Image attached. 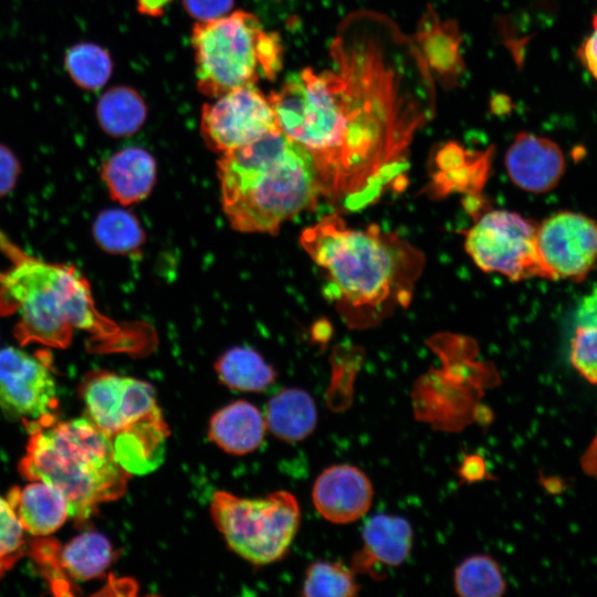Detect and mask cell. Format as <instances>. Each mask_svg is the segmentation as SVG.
Segmentation results:
<instances>
[{
	"label": "cell",
	"instance_id": "cell-4",
	"mask_svg": "<svg viewBox=\"0 0 597 597\" xmlns=\"http://www.w3.org/2000/svg\"><path fill=\"white\" fill-rule=\"evenodd\" d=\"M0 249L12 260L0 272V314L19 316L14 336L21 345L65 348L76 328L98 337L117 332L97 311L87 280L74 266L27 255L2 234Z\"/></svg>",
	"mask_w": 597,
	"mask_h": 597
},
{
	"label": "cell",
	"instance_id": "cell-19",
	"mask_svg": "<svg viewBox=\"0 0 597 597\" xmlns=\"http://www.w3.org/2000/svg\"><path fill=\"white\" fill-rule=\"evenodd\" d=\"M265 430V419L260 410L248 401L238 400L212 416L208 434L223 451L242 455L262 443Z\"/></svg>",
	"mask_w": 597,
	"mask_h": 597
},
{
	"label": "cell",
	"instance_id": "cell-30",
	"mask_svg": "<svg viewBox=\"0 0 597 597\" xmlns=\"http://www.w3.org/2000/svg\"><path fill=\"white\" fill-rule=\"evenodd\" d=\"M232 3L233 0H184L186 11L198 22L226 15Z\"/></svg>",
	"mask_w": 597,
	"mask_h": 597
},
{
	"label": "cell",
	"instance_id": "cell-14",
	"mask_svg": "<svg viewBox=\"0 0 597 597\" xmlns=\"http://www.w3.org/2000/svg\"><path fill=\"white\" fill-rule=\"evenodd\" d=\"M512 182L532 193L553 190L565 172V157L552 139L528 132L515 135L504 158Z\"/></svg>",
	"mask_w": 597,
	"mask_h": 597
},
{
	"label": "cell",
	"instance_id": "cell-28",
	"mask_svg": "<svg viewBox=\"0 0 597 597\" xmlns=\"http://www.w3.org/2000/svg\"><path fill=\"white\" fill-rule=\"evenodd\" d=\"M23 531L8 500L0 496V578L25 551Z\"/></svg>",
	"mask_w": 597,
	"mask_h": 597
},
{
	"label": "cell",
	"instance_id": "cell-32",
	"mask_svg": "<svg viewBox=\"0 0 597 597\" xmlns=\"http://www.w3.org/2000/svg\"><path fill=\"white\" fill-rule=\"evenodd\" d=\"M455 473L461 483H475L494 479L488 471L485 459L479 453L463 454Z\"/></svg>",
	"mask_w": 597,
	"mask_h": 597
},
{
	"label": "cell",
	"instance_id": "cell-8",
	"mask_svg": "<svg viewBox=\"0 0 597 597\" xmlns=\"http://www.w3.org/2000/svg\"><path fill=\"white\" fill-rule=\"evenodd\" d=\"M211 516L229 547L245 561L265 565L289 549L300 526V506L286 491L248 499L218 491Z\"/></svg>",
	"mask_w": 597,
	"mask_h": 597
},
{
	"label": "cell",
	"instance_id": "cell-22",
	"mask_svg": "<svg viewBox=\"0 0 597 597\" xmlns=\"http://www.w3.org/2000/svg\"><path fill=\"white\" fill-rule=\"evenodd\" d=\"M96 117L107 135L124 137L134 134L143 125L146 106L142 96L133 88L115 86L100 97Z\"/></svg>",
	"mask_w": 597,
	"mask_h": 597
},
{
	"label": "cell",
	"instance_id": "cell-2",
	"mask_svg": "<svg viewBox=\"0 0 597 597\" xmlns=\"http://www.w3.org/2000/svg\"><path fill=\"white\" fill-rule=\"evenodd\" d=\"M301 245L325 270L328 294L347 324L365 328L410 303L425 256L376 224L349 227L337 213L301 234Z\"/></svg>",
	"mask_w": 597,
	"mask_h": 597
},
{
	"label": "cell",
	"instance_id": "cell-18",
	"mask_svg": "<svg viewBox=\"0 0 597 597\" xmlns=\"http://www.w3.org/2000/svg\"><path fill=\"white\" fill-rule=\"evenodd\" d=\"M101 176L113 199L132 205L149 195L156 179V163L145 149L128 147L103 164Z\"/></svg>",
	"mask_w": 597,
	"mask_h": 597
},
{
	"label": "cell",
	"instance_id": "cell-6",
	"mask_svg": "<svg viewBox=\"0 0 597 597\" xmlns=\"http://www.w3.org/2000/svg\"><path fill=\"white\" fill-rule=\"evenodd\" d=\"M191 43L198 88L209 97L261 80H274L282 69L279 35L265 30L249 12L235 11L197 22Z\"/></svg>",
	"mask_w": 597,
	"mask_h": 597
},
{
	"label": "cell",
	"instance_id": "cell-7",
	"mask_svg": "<svg viewBox=\"0 0 597 597\" xmlns=\"http://www.w3.org/2000/svg\"><path fill=\"white\" fill-rule=\"evenodd\" d=\"M433 344L443 366L416 383L415 416L436 429L461 430L475 420L483 388L498 376L485 363L473 359L476 350L469 339L441 336Z\"/></svg>",
	"mask_w": 597,
	"mask_h": 597
},
{
	"label": "cell",
	"instance_id": "cell-12",
	"mask_svg": "<svg viewBox=\"0 0 597 597\" xmlns=\"http://www.w3.org/2000/svg\"><path fill=\"white\" fill-rule=\"evenodd\" d=\"M537 249L546 280H583L597 262V220L559 211L537 228Z\"/></svg>",
	"mask_w": 597,
	"mask_h": 597
},
{
	"label": "cell",
	"instance_id": "cell-29",
	"mask_svg": "<svg viewBox=\"0 0 597 597\" xmlns=\"http://www.w3.org/2000/svg\"><path fill=\"white\" fill-rule=\"evenodd\" d=\"M570 363L587 381L597 384V328L577 325L570 343Z\"/></svg>",
	"mask_w": 597,
	"mask_h": 597
},
{
	"label": "cell",
	"instance_id": "cell-15",
	"mask_svg": "<svg viewBox=\"0 0 597 597\" xmlns=\"http://www.w3.org/2000/svg\"><path fill=\"white\" fill-rule=\"evenodd\" d=\"M362 538L363 547L354 553L350 568L355 574L376 577L377 567H397L408 558L413 531L402 516L376 514L365 523Z\"/></svg>",
	"mask_w": 597,
	"mask_h": 597
},
{
	"label": "cell",
	"instance_id": "cell-21",
	"mask_svg": "<svg viewBox=\"0 0 597 597\" xmlns=\"http://www.w3.org/2000/svg\"><path fill=\"white\" fill-rule=\"evenodd\" d=\"M114 557L111 542L101 533L86 531L62 548L56 547L49 567L59 574L65 570L73 579L91 580L100 577Z\"/></svg>",
	"mask_w": 597,
	"mask_h": 597
},
{
	"label": "cell",
	"instance_id": "cell-24",
	"mask_svg": "<svg viewBox=\"0 0 597 597\" xmlns=\"http://www.w3.org/2000/svg\"><path fill=\"white\" fill-rule=\"evenodd\" d=\"M453 587L461 597H500L506 591V582L493 557L478 554L457 566Z\"/></svg>",
	"mask_w": 597,
	"mask_h": 597
},
{
	"label": "cell",
	"instance_id": "cell-1",
	"mask_svg": "<svg viewBox=\"0 0 597 597\" xmlns=\"http://www.w3.org/2000/svg\"><path fill=\"white\" fill-rule=\"evenodd\" d=\"M331 56V69L291 74L269 100L311 155L323 198L356 211L406 186L409 146L433 117V77L413 40L373 11L341 23Z\"/></svg>",
	"mask_w": 597,
	"mask_h": 597
},
{
	"label": "cell",
	"instance_id": "cell-3",
	"mask_svg": "<svg viewBox=\"0 0 597 597\" xmlns=\"http://www.w3.org/2000/svg\"><path fill=\"white\" fill-rule=\"evenodd\" d=\"M222 208L241 232L274 233L323 198L311 155L282 132L222 154Z\"/></svg>",
	"mask_w": 597,
	"mask_h": 597
},
{
	"label": "cell",
	"instance_id": "cell-17",
	"mask_svg": "<svg viewBox=\"0 0 597 597\" xmlns=\"http://www.w3.org/2000/svg\"><path fill=\"white\" fill-rule=\"evenodd\" d=\"M7 500L24 531L35 536L54 533L69 517V504L64 494L43 481H31L23 488H12Z\"/></svg>",
	"mask_w": 597,
	"mask_h": 597
},
{
	"label": "cell",
	"instance_id": "cell-11",
	"mask_svg": "<svg viewBox=\"0 0 597 597\" xmlns=\"http://www.w3.org/2000/svg\"><path fill=\"white\" fill-rule=\"evenodd\" d=\"M0 408L25 426L55 419V380L44 359L9 346L0 349Z\"/></svg>",
	"mask_w": 597,
	"mask_h": 597
},
{
	"label": "cell",
	"instance_id": "cell-5",
	"mask_svg": "<svg viewBox=\"0 0 597 597\" xmlns=\"http://www.w3.org/2000/svg\"><path fill=\"white\" fill-rule=\"evenodd\" d=\"M27 428L30 439L20 474L57 488L67 501L69 516L76 522L124 494L129 474L114 460L108 436L88 418L53 419Z\"/></svg>",
	"mask_w": 597,
	"mask_h": 597
},
{
	"label": "cell",
	"instance_id": "cell-26",
	"mask_svg": "<svg viewBox=\"0 0 597 597\" xmlns=\"http://www.w3.org/2000/svg\"><path fill=\"white\" fill-rule=\"evenodd\" d=\"M93 235L106 252L126 254L136 251L144 241L137 219L123 209L102 211L94 221Z\"/></svg>",
	"mask_w": 597,
	"mask_h": 597
},
{
	"label": "cell",
	"instance_id": "cell-13",
	"mask_svg": "<svg viewBox=\"0 0 597 597\" xmlns=\"http://www.w3.org/2000/svg\"><path fill=\"white\" fill-rule=\"evenodd\" d=\"M374 488L357 467L343 463L326 468L315 480L312 499L316 511L335 524L364 516L373 503Z\"/></svg>",
	"mask_w": 597,
	"mask_h": 597
},
{
	"label": "cell",
	"instance_id": "cell-10",
	"mask_svg": "<svg viewBox=\"0 0 597 597\" xmlns=\"http://www.w3.org/2000/svg\"><path fill=\"white\" fill-rule=\"evenodd\" d=\"M201 132L208 146L221 155L280 133L273 106L255 84L233 88L206 104Z\"/></svg>",
	"mask_w": 597,
	"mask_h": 597
},
{
	"label": "cell",
	"instance_id": "cell-25",
	"mask_svg": "<svg viewBox=\"0 0 597 597\" xmlns=\"http://www.w3.org/2000/svg\"><path fill=\"white\" fill-rule=\"evenodd\" d=\"M64 66L71 80L81 88L96 91L105 85L112 74L109 53L91 42H80L67 49Z\"/></svg>",
	"mask_w": 597,
	"mask_h": 597
},
{
	"label": "cell",
	"instance_id": "cell-9",
	"mask_svg": "<svg viewBox=\"0 0 597 597\" xmlns=\"http://www.w3.org/2000/svg\"><path fill=\"white\" fill-rule=\"evenodd\" d=\"M538 224L516 212L490 210L467 231L464 248L484 272L512 281L545 279L537 249Z\"/></svg>",
	"mask_w": 597,
	"mask_h": 597
},
{
	"label": "cell",
	"instance_id": "cell-35",
	"mask_svg": "<svg viewBox=\"0 0 597 597\" xmlns=\"http://www.w3.org/2000/svg\"><path fill=\"white\" fill-rule=\"evenodd\" d=\"M172 0H137L139 13L148 17H159Z\"/></svg>",
	"mask_w": 597,
	"mask_h": 597
},
{
	"label": "cell",
	"instance_id": "cell-16",
	"mask_svg": "<svg viewBox=\"0 0 597 597\" xmlns=\"http://www.w3.org/2000/svg\"><path fill=\"white\" fill-rule=\"evenodd\" d=\"M412 40L433 78L448 88L459 84L465 64L457 22L440 20L434 10L428 7Z\"/></svg>",
	"mask_w": 597,
	"mask_h": 597
},
{
	"label": "cell",
	"instance_id": "cell-36",
	"mask_svg": "<svg viewBox=\"0 0 597 597\" xmlns=\"http://www.w3.org/2000/svg\"><path fill=\"white\" fill-rule=\"evenodd\" d=\"M593 25H594V28H597V14L594 17Z\"/></svg>",
	"mask_w": 597,
	"mask_h": 597
},
{
	"label": "cell",
	"instance_id": "cell-27",
	"mask_svg": "<svg viewBox=\"0 0 597 597\" xmlns=\"http://www.w3.org/2000/svg\"><path fill=\"white\" fill-rule=\"evenodd\" d=\"M360 586L350 567L339 562L318 561L306 570L302 595L307 597H352Z\"/></svg>",
	"mask_w": 597,
	"mask_h": 597
},
{
	"label": "cell",
	"instance_id": "cell-33",
	"mask_svg": "<svg viewBox=\"0 0 597 597\" xmlns=\"http://www.w3.org/2000/svg\"><path fill=\"white\" fill-rule=\"evenodd\" d=\"M576 318L578 326L597 328V287L583 298Z\"/></svg>",
	"mask_w": 597,
	"mask_h": 597
},
{
	"label": "cell",
	"instance_id": "cell-31",
	"mask_svg": "<svg viewBox=\"0 0 597 597\" xmlns=\"http://www.w3.org/2000/svg\"><path fill=\"white\" fill-rule=\"evenodd\" d=\"M21 174V164L15 154L0 144V198L13 190Z\"/></svg>",
	"mask_w": 597,
	"mask_h": 597
},
{
	"label": "cell",
	"instance_id": "cell-34",
	"mask_svg": "<svg viewBox=\"0 0 597 597\" xmlns=\"http://www.w3.org/2000/svg\"><path fill=\"white\" fill-rule=\"evenodd\" d=\"M578 55L585 67L597 80V28L585 40L578 51Z\"/></svg>",
	"mask_w": 597,
	"mask_h": 597
},
{
	"label": "cell",
	"instance_id": "cell-23",
	"mask_svg": "<svg viewBox=\"0 0 597 597\" xmlns=\"http://www.w3.org/2000/svg\"><path fill=\"white\" fill-rule=\"evenodd\" d=\"M216 371L222 384L242 391H263L275 379L273 368L249 347L227 350L216 363Z\"/></svg>",
	"mask_w": 597,
	"mask_h": 597
},
{
	"label": "cell",
	"instance_id": "cell-20",
	"mask_svg": "<svg viewBox=\"0 0 597 597\" xmlns=\"http://www.w3.org/2000/svg\"><path fill=\"white\" fill-rule=\"evenodd\" d=\"M266 429L287 442L307 438L317 423V410L310 394L289 388L273 396L265 408Z\"/></svg>",
	"mask_w": 597,
	"mask_h": 597
}]
</instances>
